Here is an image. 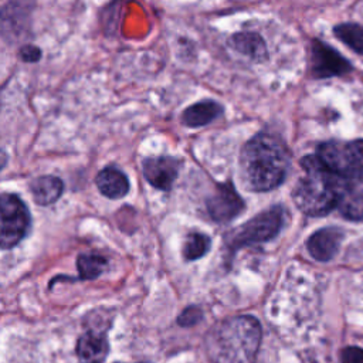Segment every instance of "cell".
I'll return each mask as SVG.
<instances>
[{
  "mask_svg": "<svg viewBox=\"0 0 363 363\" xmlns=\"http://www.w3.org/2000/svg\"><path fill=\"white\" fill-rule=\"evenodd\" d=\"M285 221L286 210L277 204L238 225L225 237V245L230 250V257L245 245L267 242L275 238L282 230Z\"/></svg>",
  "mask_w": 363,
  "mask_h": 363,
  "instance_id": "5",
  "label": "cell"
},
{
  "mask_svg": "<svg viewBox=\"0 0 363 363\" xmlns=\"http://www.w3.org/2000/svg\"><path fill=\"white\" fill-rule=\"evenodd\" d=\"M345 238V231L339 227H323L315 231L306 241L311 257L316 261H330L339 251Z\"/></svg>",
  "mask_w": 363,
  "mask_h": 363,
  "instance_id": "10",
  "label": "cell"
},
{
  "mask_svg": "<svg viewBox=\"0 0 363 363\" xmlns=\"http://www.w3.org/2000/svg\"><path fill=\"white\" fill-rule=\"evenodd\" d=\"M106 267V259L98 254H81L77 258L79 279H95Z\"/></svg>",
  "mask_w": 363,
  "mask_h": 363,
  "instance_id": "18",
  "label": "cell"
},
{
  "mask_svg": "<svg viewBox=\"0 0 363 363\" xmlns=\"http://www.w3.org/2000/svg\"><path fill=\"white\" fill-rule=\"evenodd\" d=\"M1 207V248L9 250L17 245L27 234L31 216L27 206L16 196L4 193L0 200Z\"/></svg>",
  "mask_w": 363,
  "mask_h": 363,
  "instance_id": "6",
  "label": "cell"
},
{
  "mask_svg": "<svg viewBox=\"0 0 363 363\" xmlns=\"http://www.w3.org/2000/svg\"><path fill=\"white\" fill-rule=\"evenodd\" d=\"M337 208L342 216L349 220H363V193L356 190L353 183H349L340 196Z\"/></svg>",
  "mask_w": 363,
  "mask_h": 363,
  "instance_id": "16",
  "label": "cell"
},
{
  "mask_svg": "<svg viewBox=\"0 0 363 363\" xmlns=\"http://www.w3.org/2000/svg\"><path fill=\"white\" fill-rule=\"evenodd\" d=\"M182 162L173 156H155L143 160L145 179L159 190H170L180 170Z\"/></svg>",
  "mask_w": 363,
  "mask_h": 363,
  "instance_id": "9",
  "label": "cell"
},
{
  "mask_svg": "<svg viewBox=\"0 0 363 363\" xmlns=\"http://www.w3.org/2000/svg\"><path fill=\"white\" fill-rule=\"evenodd\" d=\"M41 50L37 47V45H31V44H26V45H21L20 50H18V57L23 62H37L41 60Z\"/></svg>",
  "mask_w": 363,
  "mask_h": 363,
  "instance_id": "21",
  "label": "cell"
},
{
  "mask_svg": "<svg viewBox=\"0 0 363 363\" xmlns=\"http://www.w3.org/2000/svg\"><path fill=\"white\" fill-rule=\"evenodd\" d=\"M259 345L261 326L251 315L224 319L206 339L207 354L213 363H255Z\"/></svg>",
  "mask_w": 363,
  "mask_h": 363,
  "instance_id": "3",
  "label": "cell"
},
{
  "mask_svg": "<svg viewBox=\"0 0 363 363\" xmlns=\"http://www.w3.org/2000/svg\"><path fill=\"white\" fill-rule=\"evenodd\" d=\"M342 363H363V347L346 346L340 352Z\"/></svg>",
  "mask_w": 363,
  "mask_h": 363,
  "instance_id": "22",
  "label": "cell"
},
{
  "mask_svg": "<svg viewBox=\"0 0 363 363\" xmlns=\"http://www.w3.org/2000/svg\"><path fill=\"white\" fill-rule=\"evenodd\" d=\"M210 238L201 233H190L183 245V255L186 259L193 261L201 258L210 250Z\"/></svg>",
  "mask_w": 363,
  "mask_h": 363,
  "instance_id": "19",
  "label": "cell"
},
{
  "mask_svg": "<svg viewBox=\"0 0 363 363\" xmlns=\"http://www.w3.org/2000/svg\"><path fill=\"white\" fill-rule=\"evenodd\" d=\"M240 167L247 189L268 191L277 189L285 180L289 155L277 136L259 132L244 145L240 155Z\"/></svg>",
  "mask_w": 363,
  "mask_h": 363,
  "instance_id": "1",
  "label": "cell"
},
{
  "mask_svg": "<svg viewBox=\"0 0 363 363\" xmlns=\"http://www.w3.org/2000/svg\"><path fill=\"white\" fill-rule=\"evenodd\" d=\"M75 350L81 363H102L109 353L105 332L88 330L78 339Z\"/></svg>",
  "mask_w": 363,
  "mask_h": 363,
  "instance_id": "11",
  "label": "cell"
},
{
  "mask_svg": "<svg viewBox=\"0 0 363 363\" xmlns=\"http://www.w3.org/2000/svg\"><path fill=\"white\" fill-rule=\"evenodd\" d=\"M315 155L337 177L353 183L363 180V139L328 140L318 145Z\"/></svg>",
  "mask_w": 363,
  "mask_h": 363,
  "instance_id": "4",
  "label": "cell"
},
{
  "mask_svg": "<svg viewBox=\"0 0 363 363\" xmlns=\"http://www.w3.org/2000/svg\"><path fill=\"white\" fill-rule=\"evenodd\" d=\"M62 180L55 176H40L30 184V191L40 206H48L60 199L62 194Z\"/></svg>",
  "mask_w": 363,
  "mask_h": 363,
  "instance_id": "15",
  "label": "cell"
},
{
  "mask_svg": "<svg viewBox=\"0 0 363 363\" xmlns=\"http://www.w3.org/2000/svg\"><path fill=\"white\" fill-rule=\"evenodd\" d=\"M207 211L210 217L217 223H227L234 220L242 210L244 201L235 191L231 182H225L217 186L216 191L208 197Z\"/></svg>",
  "mask_w": 363,
  "mask_h": 363,
  "instance_id": "8",
  "label": "cell"
},
{
  "mask_svg": "<svg viewBox=\"0 0 363 363\" xmlns=\"http://www.w3.org/2000/svg\"><path fill=\"white\" fill-rule=\"evenodd\" d=\"M228 44L231 48L242 55L250 57L254 61H264L268 57L264 38L252 31H241L233 34L228 38Z\"/></svg>",
  "mask_w": 363,
  "mask_h": 363,
  "instance_id": "14",
  "label": "cell"
},
{
  "mask_svg": "<svg viewBox=\"0 0 363 363\" xmlns=\"http://www.w3.org/2000/svg\"><path fill=\"white\" fill-rule=\"evenodd\" d=\"M201 319H203V312L199 306H187L179 315L177 323L183 328H189V326H193V325L199 323Z\"/></svg>",
  "mask_w": 363,
  "mask_h": 363,
  "instance_id": "20",
  "label": "cell"
},
{
  "mask_svg": "<svg viewBox=\"0 0 363 363\" xmlns=\"http://www.w3.org/2000/svg\"><path fill=\"white\" fill-rule=\"evenodd\" d=\"M352 71V65L335 48L320 40L311 44V72L315 78L340 77Z\"/></svg>",
  "mask_w": 363,
  "mask_h": 363,
  "instance_id": "7",
  "label": "cell"
},
{
  "mask_svg": "<svg viewBox=\"0 0 363 363\" xmlns=\"http://www.w3.org/2000/svg\"><path fill=\"white\" fill-rule=\"evenodd\" d=\"M333 33L349 48L363 55V26L353 24V23H343V24H337L333 28Z\"/></svg>",
  "mask_w": 363,
  "mask_h": 363,
  "instance_id": "17",
  "label": "cell"
},
{
  "mask_svg": "<svg viewBox=\"0 0 363 363\" xmlns=\"http://www.w3.org/2000/svg\"><path fill=\"white\" fill-rule=\"evenodd\" d=\"M299 164L303 176L299 177L292 190L295 206L309 217H322L337 208L345 187L353 182L333 174L316 155L303 156Z\"/></svg>",
  "mask_w": 363,
  "mask_h": 363,
  "instance_id": "2",
  "label": "cell"
},
{
  "mask_svg": "<svg viewBox=\"0 0 363 363\" xmlns=\"http://www.w3.org/2000/svg\"><path fill=\"white\" fill-rule=\"evenodd\" d=\"M224 112L223 105L214 99H201L187 106L182 113V122L187 128H200L220 118Z\"/></svg>",
  "mask_w": 363,
  "mask_h": 363,
  "instance_id": "12",
  "label": "cell"
},
{
  "mask_svg": "<svg viewBox=\"0 0 363 363\" xmlns=\"http://www.w3.org/2000/svg\"><path fill=\"white\" fill-rule=\"evenodd\" d=\"M98 190L108 199H122L129 191V180L125 173L116 167L102 169L95 179Z\"/></svg>",
  "mask_w": 363,
  "mask_h": 363,
  "instance_id": "13",
  "label": "cell"
}]
</instances>
